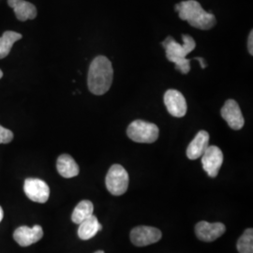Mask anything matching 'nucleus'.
Returning <instances> with one entry per match:
<instances>
[{"label": "nucleus", "mask_w": 253, "mask_h": 253, "mask_svg": "<svg viewBox=\"0 0 253 253\" xmlns=\"http://www.w3.org/2000/svg\"><path fill=\"white\" fill-rule=\"evenodd\" d=\"M162 232L155 227H135L130 232V240L137 247H145L157 243L162 239Z\"/></svg>", "instance_id": "8"}, {"label": "nucleus", "mask_w": 253, "mask_h": 253, "mask_svg": "<svg viewBox=\"0 0 253 253\" xmlns=\"http://www.w3.org/2000/svg\"><path fill=\"white\" fill-rule=\"evenodd\" d=\"M24 190L28 199L44 204L50 196V189L47 183L39 178H27L24 185Z\"/></svg>", "instance_id": "7"}, {"label": "nucleus", "mask_w": 253, "mask_h": 253, "mask_svg": "<svg viewBox=\"0 0 253 253\" xmlns=\"http://www.w3.org/2000/svg\"><path fill=\"white\" fill-rule=\"evenodd\" d=\"M2 76H3V73H2V71L0 70V79L2 78Z\"/></svg>", "instance_id": "24"}, {"label": "nucleus", "mask_w": 253, "mask_h": 253, "mask_svg": "<svg viewBox=\"0 0 253 253\" xmlns=\"http://www.w3.org/2000/svg\"><path fill=\"white\" fill-rule=\"evenodd\" d=\"M43 236V230L42 226L35 225L30 228L21 226L17 228L13 233V238L21 247H28L37 243Z\"/></svg>", "instance_id": "12"}, {"label": "nucleus", "mask_w": 253, "mask_h": 253, "mask_svg": "<svg viewBox=\"0 0 253 253\" xmlns=\"http://www.w3.org/2000/svg\"><path fill=\"white\" fill-rule=\"evenodd\" d=\"M223 163L222 151L216 145H208L202 156L203 168L212 178L216 177Z\"/></svg>", "instance_id": "6"}, {"label": "nucleus", "mask_w": 253, "mask_h": 253, "mask_svg": "<svg viewBox=\"0 0 253 253\" xmlns=\"http://www.w3.org/2000/svg\"><path fill=\"white\" fill-rule=\"evenodd\" d=\"M226 232V227L221 222L209 223L208 221H200L195 226L197 238L204 242H213Z\"/></svg>", "instance_id": "11"}, {"label": "nucleus", "mask_w": 253, "mask_h": 253, "mask_svg": "<svg viewBox=\"0 0 253 253\" xmlns=\"http://www.w3.org/2000/svg\"><path fill=\"white\" fill-rule=\"evenodd\" d=\"M22 39V35L14 31H6L0 38V59L8 56L12 45Z\"/></svg>", "instance_id": "18"}, {"label": "nucleus", "mask_w": 253, "mask_h": 253, "mask_svg": "<svg viewBox=\"0 0 253 253\" xmlns=\"http://www.w3.org/2000/svg\"><path fill=\"white\" fill-rule=\"evenodd\" d=\"M13 139V133L11 130L0 126V144H9Z\"/></svg>", "instance_id": "20"}, {"label": "nucleus", "mask_w": 253, "mask_h": 253, "mask_svg": "<svg viewBox=\"0 0 253 253\" xmlns=\"http://www.w3.org/2000/svg\"><path fill=\"white\" fill-rule=\"evenodd\" d=\"M237 251L239 253H253V230L247 229L237 241Z\"/></svg>", "instance_id": "19"}, {"label": "nucleus", "mask_w": 253, "mask_h": 253, "mask_svg": "<svg viewBox=\"0 0 253 253\" xmlns=\"http://www.w3.org/2000/svg\"><path fill=\"white\" fill-rule=\"evenodd\" d=\"M56 168L58 173L65 178H73L77 176L80 172L78 164L73 160V157L68 154H63L58 157Z\"/></svg>", "instance_id": "15"}, {"label": "nucleus", "mask_w": 253, "mask_h": 253, "mask_svg": "<svg viewBox=\"0 0 253 253\" xmlns=\"http://www.w3.org/2000/svg\"><path fill=\"white\" fill-rule=\"evenodd\" d=\"M95 253H104V252L103 251H98V252H96Z\"/></svg>", "instance_id": "25"}, {"label": "nucleus", "mask_w": 253, "mask_h": 253, "mask_svg": "<svg viewBox=\"0 0 253 253\" xmlns=\"http://www.w3.org/2000/svg\"><path fill=\"white\" fill-rule=\"evenodd\" d=\"M193 59H195V60H199L200 64H201V68L202 69H206L207 68V62H206V60H205V58H202V57H194Z\"/></svg>", "instance_id": "22"}, {"label": "nucleus", "mask_w": 253, "mask_h": 253, "mask_svg": "<svg viewBox=\"0 0 253 253\" xmlns=\"http://www.w3.org/2000/svg\"><path fill=\"white\" fill-rule=\"evenodd\" d=\"M220 114L231 128L238 130L244 126V117L238 103L235 100H226L223 107L220 110Z\"/></svg>", "instance_id": "9"}, {"label": "nucleus", "mask_w": 253, "mask_h": 253, "mask_svg": "<svg viewBox=\"0 0 253 253\" xmlns=\"http://www.w3.org/2000/svg\"><path fill=\"white\" fill-rule=\"evenodd\" d=\"M209 145V134L206 130H200L187 148V157L190 160H197L203 156Z\"/></svg>", "instance_id": "13"}, {"label": "nucleus", "mask_w": 253, "mask_h": 253, "mask_svg": "<svg viewBox=\"0 0 253 253\" xmlns=\"http://www.w3.org/2000/svg\"><path fill=\"white\" fill-rule=\"evenodd\" d=\"M179 14V18L187 21L191 27L208 30L216 25V17L202 8L201 4L195 0L182 1L174 7Z\"/></svg>", "instance_id": "3"}, {"label": "nucleus", "mask_w": 253, "mask_h": 253, "mask_svg": "<svg viewBox=\"0 0 253 253\" xmlns=\"http://www.w3.org/2000/svg\"><path fill=\"white\" fill-rule=\"evenodd\" d=\"M128 181V173L126 169L119 164H114L106 174L105 184L111 194L120 196L123 195L127 190Z\"/></svg>", "instance_id": "5"}, {"label": "nucleus", "mask_w": 253, "mask_h": 253, "mask_svg": "<svg viewBox=\"0 0 253 253\" xmlns=\"http://www.w3.org/2000/svg\"><path fill=\"white\" fill-rule=\"evenodd\" d=\"M165 106L174 118H183L188 110L187 102L179 91L169 89L164 94Z\"/></svg>", "instance_id": "10"}, {"label": "nucleus", "mask_w": 253, "mask_h": 253, "mask_svg": "<svg viewBox=\"0 0 253 253\" xmlns=\"http://www.w3.org/2000/svg\"><path fill=\"white\" fill-rule=\"evenodd\" d=\"M94 206L88 200H83L73 210L72 220L75 224H80L93 215Z\"/></svg>", "instance_id": "17"}, {"label": "nucleus", "mask_w": 253, "mask_h": 253, "mask_svg": "<svg viewBox=\"0 0 253 253\" xmlns=\"http://www.w3.org/2000/svg\"><path fill=\"white\" fill-rule=\"evenodd\" d=\"M126 134L130 140L136 143L152 144L159 138L160 129L153 123L144 120H135L127 126Z\"/></svg>", "instance_id": "4"}, {"label": "nucleus", "mask_w": 253, "mask_h": 253, "mask_svg": "<svg viewBox=\"0 0 253 253\" xmlns=\"http://www.w3.org/2000/svg\"><path fill=\"white\" fill-rule=\"evenodd\" d=\"M114 79V70L106 56L99 55L90 64L87 84L92 94L101 96L110 89Z\"/></svg>", "instance_id": "1"}, {"label": "nucleus", "mask_w": 253, "mask_h": 253, "mask_svg": "<svg viewBox=\"0 0 253 253\" xmlns=\"http://www.w3.org/2000/svg\"><path fill=\"white\" fill-rule=\"evenodd\" d=\"M182 39L184 43L180 44L172 37H168L163 42V45L166 51L167 59L174 63L175 69L182 74H188L190 71V59L186 56L195 49L196 42L189 35H182Z\"/></svg>", "instance_id": "2"}, {"label": "nucleus", "mask_w": 253, "mask_h": 253, "mask_svg": "<svg viewBox=\"0 0 253 253\" xmlns=\"http://www.w3.org/2000/svg\"><path fill=\"white\" fill-rule=\"evenodd\" d=\"M248 49L250 54H253V31H251V34L249 36V42H248Z\"/></svg>", "instance_id": "21"}, {"label": "nucleus", "mask_w": 253, "mask_h": 253, "mask_svg": "<svg viewBox=\"0 0 253 253\" xmlns=\"http://www.w3.org/2000/svg\"><path fill=\"white\" fill-rule=\"evenodd\" d=\"M3 216H4V212H3V209L0 207V222L2 221L3 219Z\"/></svg>", "instance_id": "23"}, {"label": "nucleus", "mask_w": 253, "mask_h": 253, "mask_svg": "<svg viewBox=\"0 0 253 253\" xmlns=\"http://www.w3.org/2000/svg\"><path fill=\"white\" fill-rule=\"evenodd\" d=\"M8 5L13 9L19 21L25 22L36 18V7L30 2L26 0H8Z\"/></svg>", "instance_id": "14"}, {"label": "nucleus", "mask_w": 253, "mask_h": 253, "mask_svg": "<svg viewBox=\"0 0 253 253\" xmlns=\"http://www.w3.org/2000/svg\"><path fill=\"white\" fill-rule=\"evenodd\" d=\"M101 229L102 226L99 222L98 218L92 215L79 224L78 236L82 240H88L97 235L101 231Z\"/></svg>", "instance_id": "16"}]
</instances>
